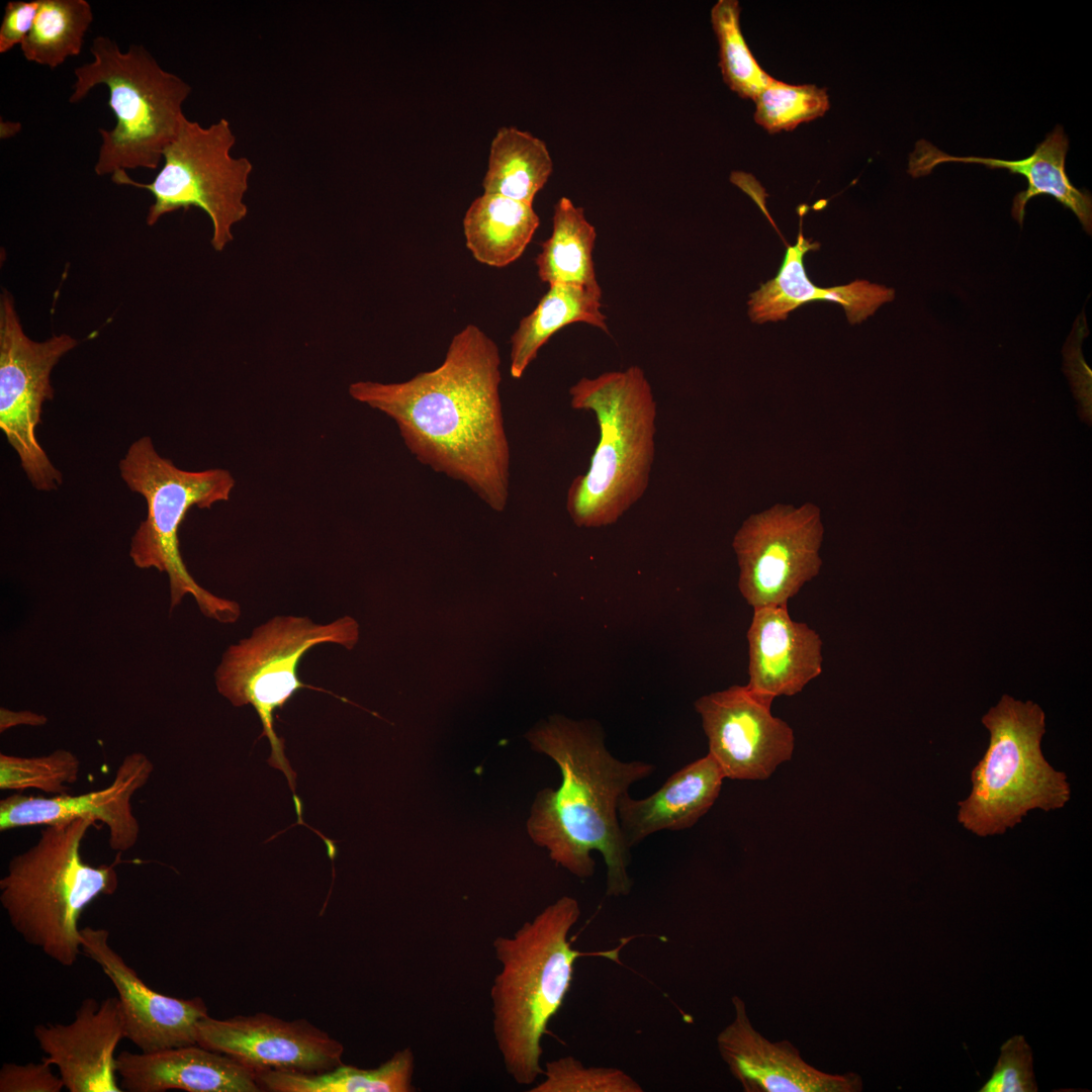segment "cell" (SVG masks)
<instances>
[{"mask_svg": "<svg viewBox=\"0 0 1092 1092\" xmlns=\"http://www.w3.org/2000/svg\"><path fill=\"white\" fill-rule=\"evenodd\" d=\"M495 342L475 325L451 340L444 361L396 383L356 381L349 394L391 418L423 464L469 486L490 509L509 499L511 452Z\"/></svg>", "mask_w": 1092, "mask_h": 1092, "instance_id": "cell-1", "label": "cell"}, {"mask_svg": "<svg viewBox=\"0 0 1092 1092\" xmlns=\"http://www.w3.org/2000/svg\"><path fill=\"white\" fill-rule=\"evenodd\" d=\"M532 747L551 757L560 768L557 790L536 796L527 822L531 839L545 847L556 864L579 879L594 876L599 851L607 868L606 894L626 896L631 848L619 822V803L635 783L655 769L643 760H620L605 744L601 725L555 715L527 734Z\"/></svg>", "mask_w": 1092, "mask_h": 1092, "instance_id": "cell-2", "label": "cell"}, {"mask_svg": "<svg viewBox=\"0 0 1092 1092\" xmlns=\"http://www.w3.org/2000/svg\"><path fill=\"white\" fill-rule=\"evenodd\" d=\"M580 913L577 900L563 896L493 940L502 969L490 989L492 1030L506 1071L520 1085L543 1075L542 1037L569 991L576 960L590 954L568 940Z\"/></svg>", "mask_w": 1092, "mask_h": 1092, "instance_id": "cell-3", "label": "cell"}, {"mask_svg": "<svg viewBox=\"0 0 1092 1092\" xmlns=\"http://www.w3.org/2000/svg\"><path fill=\"white\" fill-rule=\"evenodd\" d=\"M570 405L592 412L600 438L583 474L567 490L566 510L579 528L613 525L645 493L655 456L657 404L639 366L581 377Z\"/></svg>", "mask_w": 1092, "mask_h": 1092, "instance_id": "cell-4", "label": "cell"}, {"mask_svg": "<svg viewBox=\"0 0 1092 1092\" xmlns=\"http://www.w3.org/2000/svg\"><path fill=\"white\" fill-rule=\"evenodd\" d=\"M95 825L90 817L43 825L38 840L9 860L0 880V903L12 928L63 967L74 966L82 952L83 911L118 887L114 864L96 867L81 856Z\"/></svg>", "mask_w": 1092, "mask_h": 1092, "instance_id": "cell-5", "label": "cell"}, {"mask_svg": "<svg viewBox=\"0 0 1092 1092\" xmlns=\"http://www.w3.org/2000/svg\"><path fill=\"white\" fill-rule=\"evenodd\" d=\"M90 53L92 62L74 70L69 102L78 103L94 87L105 85L108 106L116 119L112 129H98L101 145L95 173L104 176L118 170H156L164 150L187 118L182 106L191 86L164 70L142 44H130L122 52L115 41L98 35Z\"/></svg>", "mask_w": 1092, "mask_h": 1092, "instance_id": "cell-6", "label": "cell"}, {"mask_svg": "<svg viewBox=\"0 0 1092 1092\" xmlns=\"http://www.w3.org/2000/svg\"><path fill=\"white\" fill-rule=\"evenodd\" d=\"M119 471L125 484L145 497L148 508L130 542L134 565L168 574L171 609L191 595L206 617L220 623L236 622L241 615L239 604L212 595L195 581L183 562L178 539L179 527L192 507L208 509L230 498L235 486L230 471L180 469L156 451L149 436L129 446Z\"/></svg>", "mask_w": 1092, "mask_h": 1092, "instance_id": "cell-7", "label": "cell"}, {"mask_svg": "<svg viewBox=\"0 0 1092 1092\" xmlns=\"http://www.w3.org/2000/svg\"><path fill=\"white\" fill-rule=\"evenodd\" d=\"M982 723L990 742L972 770L970 796L959 803V822L984 837L1003 834L1033 809L1063 808L1070 800V786L1041 752V708L1005 695Z\"/></svg>", "mask_w": 1092, "mask_h": 1092, "instance_id": "cell-8", "label": "cell"}, {"mask_svg": "<svg viewBox=\"0 0 1092 1092\" xmlns=\"http://www.w3.org/2000/svg\"><path fill=\"white\" fill-rule=\"evenodd\" d=\"M358 623L349 616L329 624L307 617L277 616L256 628L251 637L228 648L215 671L217 691L234 706L252 705L269 739L270 765L280 769L295 794L296 774L284 755V740L274 730L273 715L301 689H315L298 677L302 656L313 646L336 643L352 649ZM318 690L320 689H315Z\"/></svg>", "mask_w": 1092, "mask_h": 1092, "instance_id": "cell-9", "label": "cell"}, {"mask_svg": "<svg viewBox=\"0 0 1092 1092\" xmlns=\"http://www.w3.org/2000/svg\"><path fill=\"white\" fill-rule=\"evenodd\" d=\"M235 143L228 119L204 127L186 118L164 150V165L151 183L136 182L124 170L113 173L111 180L153 194L146 219L150 226L178 209H202L212 223L211 246L220 252L234 239L233 226L248 212L243 199L253 165L248 158L232 156Z\"/></svg>", "mask_w": 1092, "mask_h": 1092, "instance_id": "cell-10", "label": "cell"}, {"mask_svg": "<svg viewBox=\"0 0 1092 1092\" xmlns=\"http://www.w3.org/2000/svg\"><path fill=\"white\" fill-rule=\"evenodd\" d=\"M78 341L67 334L43 342L31 340L23 331L13 296L3 290L0 298V429L18 455L32 486L41 491L57 489L62 473L54 466L36 437L42 404L54 398L51 373Z\"/></svg>", "mask_w": 1092, "mask_h": 1092, "instance_id": "cell-11", "label": "cell"}, {"mask_svg": "<svg viewBox=\"0 0 1092 1092\" xmlns=\"http://www.w3.org/2000/svg\"><path fill=\"white\" fill-rule=\"evenodd\" d=\"M824 527L820 509L777 504L750 515L734 535L738 588L753 609L788 607L820 572Z\"/></svg>", "mask_w": 1092, "mask_h": 1092, "instance_id": "cell-12", "label": "cell"}, {"mask_svg": "<svg viewBox=\"0 0 1092 1092\" xmlns=\"http://www.w3.org/2000/svg\"><path fill=\"white\" fill-rule=\"evenodd\" d=\"M771 699L747 686H731L695 702L709 755L725 779L759 781L792 758L793 729L771 714Z\"/></svg>", "mask_w": 1092, "mask_h": 1092, "instance_id": "cell-13", "label": "cell"}, {"mask_svg": "<svg viewBox=\"0 0 1092 1092\" xmlns=\"http://www.w3.org/2000/svg\"><path fill=\"white\" fill-rule=\"evenodd\" d=\"M197 1044L228 1055L255 1072L320 1073L342 1063L343 1044L305 1019L285 1021L266 1013L226 1019L203 1017Z\"/></svg>", "mask_w": 1092, "mask_h": 1092, "instance_id": "cell-14", "label": "cell"}, {"mask_svg": "<svg viewBox=\"0 0 1092 1092\" xmlns=\"http://www.w3.org/2000/svg\"><path fill=\"white\" fill-rule=\"evenodd\" d=\"M82 952L111 981L122 1009L125 1038L141 1052L197 1043V1026L208 1015L200 997L181 999L151 989L110 945L104 928H81Z\"/></svg>", "mask_w": 1092, "mask_h": 1092, "instance_id": "cell-15", "label": "cell"}, {"mask_svg": "<svg viewBox=\"0 0 1092 1092\" xmlns=\"http://www.w3.org/2000/svg\"><path fill=\"white\" fill-rule=\"evenodd\" d=\"M153 771L154 764L145 753L131 752L123 757L113 781L104 789L76 796L15 793L0 801V830L90 817L107 827L112 850L127 851L135 845L141 831L131 799L148 784Z\"/></svg>", "mask_w": 1092, "mask_h": 1092, "instance_id": "cell-16", "label": "cell"}, {"mask_svg": "<svg viewBox=\"0 0 1092 1092\" xmlns=\"http://www.w3.org/2000/svg\"><path fill=\"white\" fill-rule=\"evenodd\" d=\"M732 1021L717 1035V1049L745 1092H858L860 1076L830 1074L807 1063L789 1040L770 1041L752 1025L743 999L733 996Z\"/></svg>", "mask_w": 1092, "mask_h": 1092, "instance_id": "cell-17", "label": "cell"}, {"mask_svg": "<svg viewBox=\"0 0 1092 1092\" xmlns=\"http://www.w3.org/2000/svg\"><path fill=\"white\" fill-rule=\"evenodd\" d=\"M33 1036L69 1092H121L115 1051L125 1038L118 997L83 999L70 1023H39Z\"/></svg>", "mask_w": 1092, "mask_h": 1092, "instance_id": "cell-18", "label": "cell"}, {"mask_svg": "<svg viewBox=\"0 0 1092 1092\" xmlns=\"http://www.w3.org/2000/svg\"><path fill=\"white\" fill-rule=\"evenodd\" d=\"M748 675L752 692L775 700L794 696L822 672V640L788 607L753 609L747 631Z\"/></svg>", "mask_w": 1092, "mask_h": 1092, "instance_id": "cell-19", "label": "cell"}, {"mask_svg": "<svg viewBox=\"0 0 1092 1092\" xmlns=\"http://www.w3.org/2000/svg\"><path fill=\"white\" fill-rule=\"evenodd\" d=\"M120 1087L129 1092H259L256 1072L197 1043L116 1056Z\"/></svg>", "mask_w": 1092, "mask_h": 1092, "instance_id": "cell-20", "label": "cell"}, {"mask_svg": "<svg viewBox=\"0 0 1092 1092\" xmlns=\"http://www.w3.org/2000/svg\"><path fill=\"white\" fill-rule=\"evenodd\" d=\"M1069 139L1062 125H1057L1045 139L1036 145L1027 158L1015 161L983 157L950 156L931 143L920 140L910 155L908 172L912 177L929 175L932 170L947 162L982 164L989 169H1005L1025 177L1027 188L1018 192L1012 202L1011 214L1022 225L1026 203L1037 195L1053 196L1079 219L1084 231H1092V198L1086 190L1076 188L1066 172V156Z\"/></svg>", "mask_w": 1092, "mask_h": 1092, "instance_id": "cell-21", "label": "cell"}, {"mask_svg": "<svg viewBox=\"0 0 1092 1092\" xmlns=\"http://www.w3.org/2000/svg\"><path fill=\"white\" fill-rule=\"evenodd\" d=\"M820 244L812 242L800 231L797 243L788 246L781 268L775 278L761 284L750 294L748 315L753 323L784 321L797 307L814 300L840 304L849 324H859L873 315L886 302L895 298V290L868 280H854L834 287H819L808 278L804 256L817 251Z\"/></svg>", "mask_w": 1092, "mask_h": 1092, "instance_id": "cell-22", "label": "cell"}, {"mask_svg": "<svg viewBox=\"0 0 1092 1092\" xmlns=\"http://www.w3.org/2000/svg\"><path fill=\"white\" fill-rule=\"evenodd\" d=\"M724 776L707 754L672 774L643 799L625 795L618 809L624 840L632 848L653 833L691 828L714 805Z\"/></svg>", "mask_w": 1092, "mask_h": 1092, "instance_id": "cell-23", "label": "cell"}, {"mask_svg": "<svg viewBox=\"0 0 1092 1092\" xmlns=\"http://www.w3.org/2000/svg\"><path fill=\"white\" fill-rule=\"evenodd\" d=\"M539 222L532 204L483 193L463 217L466 247L478 262L506 267L522 256Z\"/></svg>", "mask_w": 1092, "mask_h": 1092, "instance_id": "cell-24", "label": "cell"}, {"mask_svg": "<svg viewBox=\"0 0 1092 1092\" xmlns=\"http://www.w3.org/2000/svg\"><path fill=\"white\" fill-rule=\"evenodd\" d=\"M573 323H585L609 333L602 311V292L575 285L551 284L536 307L519 323L511 337L513 378L519 379L539 350L559 330Z\"/></svg>", "mask_w": 1092, "mask_h": 1092, "instance_id": "cell-25", "label": "cell"}, {"mask_svg": "<svg viewBox=\"0 0 1092 1092\" xmlns=\"http://www.w3.org/2000/svg\"><path fill=\"white\" fill-rule=\"evenodd\" d=\"M414 1068V1053L405 1048L374 1069L341 1064L320 1073L265 1070L256 1079L262 1091L272 1092H412Z\"/></svg>", "mask_w": 1092, "mask_h": 1092, "instance_id": "cell-26", "label": "cell"}, {"mask_svg": "<svg viewBox=\"0 0 1092 1092\" xmlns=\"http://www.w3.org/2000/svg\"><path fill=\"white\" fill-rule=\"evenodd\" d=\"M552 223V233L535 259L540 280L602 292L593 259L597 233L584 209L561 197L554 206Z\"/></svg>", "mask_w": 1092, "mask_h": 1092, "instance_id": "cell-27", "label": "cell"}, {"mask_svg": "<svg viewBox=\"0 0 1092 1092\" xmlns=\"http://www.w3.org/2000/svg\"><path fill=\"white\" fill-rule=\"evenodd\" d=\"M553 170L543 141L513 126L499 128L488 156L483 193L532 204Z\"/></svg>", "mask_w": 1092, "mask_h": 1092, "instance_id": "cell-28", "label": "cell"}, {"mask_svg": "<svg viewBox=\"0 0 1092 1092\" xmlns=\"http://www.w3.org/2000/svg\"><path fill=\"white\" fill-rule=\"evenodd\" d=\"M93 21L87 0H40L32 27L21 52L28 62L55 69L78 56Z\"/></svg>", "mask_w": 1092, "mask_h": 1092, "instance_id": "cell-29", "label": "cell"}, {"mask_svg": "<svg viewBox=\"0 0 1092 1092\" xmlns=\"http://www.w3.org/2000/svg\"><path fill=\"white\" fill-rule=\"evenodd\" d=\"M736 0H719L711 22L719 44V67L725 84L742 98L754 100L774 78L757 64L740 28Z\"/></svg>", "mask_w": 1092, "mask_h": 1092, "instance_id": "cell-30", "label": "cell"}, {"mask_svg": "<svg viewBox=\"0 0 1092 1092\" xmlns=\"http://www.w3.org/2000/svg\"><path fill=\"white\" fill-rule=\"evenodd\" d=\"M753 101L754 120L769 133L792 130L800 123L824 115L829 108L825 88L791 85L776 79Z\"/></svg>", "mask_w": 1092, "mask_h": 1092, "instance_id": "cell-31", "label": "cell"}, {"mask_svg": "<svg viewBox=\"0 0 1092 1092\" xmlns=\"http://www.w3.org/2000/svg\"><path fill=\"white\" fill-rule=\"evenodd\" d=\"M79 772V758L67 749L28 757L0 753V789L4 791L36 789L52 796L65 795Z\"/></svg>", "mask_w": 1092, "mask_h": 1092, "instance_id": "cell-32", "label": "cell"}, {"mask_svg": "<svg viewBox=\"0 0 1092 1092\" xmlns=\"http://www.w3.org/2000/svg\"><path fill=\"white\" fill-rule=\"evenodd\" d=\"M544 1080L531 1092H642V1086L629 1074L612 1067H585L566 1056L547 1062Z\"/></svg>", "mask_w": 1092, "mask_h": 1092, "instance_id": "cell-33", "label": "cell"}, {"mask_svg": "<svg viewBox=\"0 0 1092 1092\" xmlns=\"http://www.w3.org/2000/svg\"><path fill=\"white\" fill-rule=\"evenodd\" d=\"M1032 1052L1023 1035H1014L1001 1049L993 1073L979 1092H1035Z\"/></svg>", "mask_w": 1092, "mask_h": 1092, "instance_id": "cell-34", "label": "cell"}, {"mask_svg": "<svg viewBox=\"0 0 1092 1092\" xmlns=\"http://www.w3.org/2000/svg\"><path fill=\"white\" fill-rule=\"evenodd\" d=\"M64 1088L60 1075L44 1060L24 1065L4 1063L0 1069V1092H61Z\"/></svg>", "mask_w": 1092, "mask_h": 1092, "instance_id": "cell-35", "label": "cell"}, {"mask_svg": "<svg viewBox=\"0 0 1092 1092\" xmlns=\"http://www.w3.org/2000/svg\"><path fill=\"white\" fill-rule=\"evenodd\" d=\"M40 0L9 1L0 25V53L21 44L30 31Z\"/></svg>", "mask_w": 1092, "mask_h": 1092, "instance_id": "cell-36", "label": "cell"}, {"mask_svg": "<svg viewBox=\"0 0 1092 1092\" xmlns=\"http://www.w3.org/2000/svg\"><path fill=\"white\" fill-rule=\"evenodd\" d=\"M47 721H48V719H47V717L44 715L37 714V713H34V712H30V711L16 712V711H10V710L5 709V708H1V711H0V731L1 732L6 731L7 729H9L11 727H14V726H18V725L40 726V725L46 724Z\"/></svg>", "mask_w": 1092, "mask_h": 1092, "instance_id": "cell-37", "label": "cell"}]
</instances>
